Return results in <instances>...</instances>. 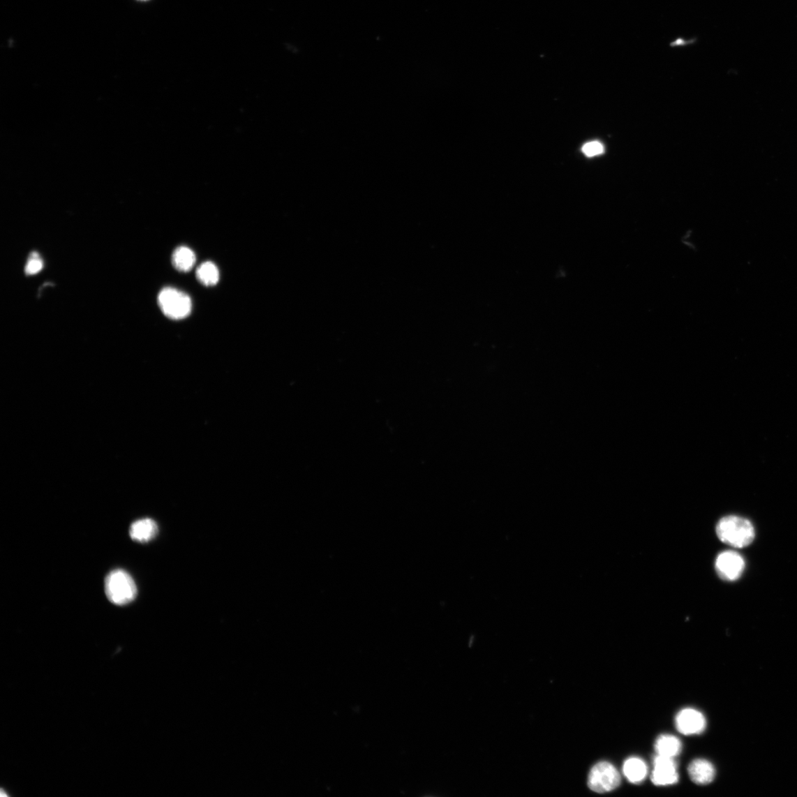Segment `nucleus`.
<instances>
[{
	"label": "nucleus",
	"instance_id": "13",
	"mask_svg": "<svg viewBox=\"0 0 797 797\" xmlns=\"http://www.w3.org/2000/svg\"><path fill=\"white\" fill-rule=\"evenodd\" d=\"M197 277L202 285L211 287L217 284L220 274H218V268L214 263L207 262L198 267Z\"/></svg>",
	"mask_w": 797,
	"mask_h": 797
},
{
	"label": "nucleus",
	"instance_id": "10",
	"mask_svg": "<svg viewBox=\"0 0 797 797\" xmlns=\"http://www.w3.org/2000/svg\"><path fill=\"white\" fill-rule=\"evenodd\" d=\"M623 773L629 782L639 784L646 779L648 767L639 757L628 758L623 766Z\"/></svg>",
	"mask_w": 797,
	"mask_h": 797
},
{
	"label": "nucleus",
	"instance_id": "8",
	"mask_svg": "<svg viewBox=\"0 0 797 797\" xmlns=\"http://www.w3.org/2000/svg\"><path fill=\"white\" fill-rule=\"evenodd\" d=\"M688 773L692 781L698 785H708L715 779V769L710 761L697 759L690 764Z\"/></svg>",
	"mask_w": 797,
	"mask_h": 797
},
{
	"label": "nucleus",
	"instance_id": "11",
	"mask_svg": "<svg viewBox=\"0 0 797 797\" xmlns=\"http://www.w3.org/2000/svg\"><path fill=\"white\" fill-rule=\"evenodd\" d=\"M655 748L659 755L674 758L680 753L683 745L676 737L662 735L655 741Z\"/></svg>",
	"mask_w": 797,
	"mask_h": 797
},
{
	"label": "nucleus",
	"instance_id": "3",
	"mask_svg": "<svg viewBox=\"0 0 797 797\" xmlns=\"http://www.w3.org/2000/svg\"><path fill=\"white\" fill-rule=\"evenodd\" d=\"M158 301L163 313L171 319H184L191 312L192 303L188 295L172 288L162 290Z\"/></svg>",
	"mask_w": 797,
	"mask_h": 797
},
{
	"label": "nucleus",
	"instance_id": "15",
	"mask_svg": "<svg viewBox=\"0 0 797 797\" xmlns=\"http://www.w3.org/2000/svg\"><path fill=\"white\" fill-rule=\"evenodd\" d=\"M582 151L587 157L593 158L603 154L605 148L598 141H593V142L586 144L583 147Z\"/></svg>",
	"mask_w": 797,
	"mask_h": 797
},
{
	"label": "nucleus",
	"instance_id": "7",
	"mask_svg": "<svg viewBox=\"0 0 797 797\" xmlns=\"http://www.w3.org/2000/svg\"><path fill=\"white\" fill-rule=\"evenodd\" d=\"M676 726L681 734L685 736L699 735L706 727L704 715L694 709L680 710L676 717Z\"/></svg>",
	"mask_w": 797,
	"mask_h": 797
},
{
	"label": "nucleus",
	"instance_id": "16",
	"mask_svg": "<svg viewBox=\"0 0 797 797\" xmlns=\"http://www.w3.org/2000/svg\"><path fill=\"white\" fill-rule=\"evenodd\" d=\"M142 1H146V0H142Z\"/></svg>",
	"mask_w": 797,
	"mask_h": 797
},
{
	"label": "nucleus",
	"instance_id": "6",
	"mask_svg": "<svg viewBox=\"0 0 797 797\" xmlns=\"http://www.w3.org/2000/svg\"><path fill=\"white\" fill-rule=\"evenodd\" d=\"M651 780L655 786L674 785L678 782L677 766L674 758L657 754L653 761Z\"/></svg>",
	"mask_w": 797,
	"mask_h": 797
},
{
	"label": "nucleus",
	"instance_id": "2",
	"mask_svg": "<svg viewBox=\"0 0 797 797\" xmlns=\"http://www.w3.org/2000/svg\"><path fill=\"white\" fill-rule=\"evenodd\" d=\"M105 593L114 605L124 606L137 596V587L133 577L121 569L110 572L105 580Z\"/></svg>",
	"mask_w": 797,
	"mask_h": 797
},
{
	"label": "nucleus",
	"instance_id": "9",
	"mask_svg": "<svg viewBox=\"0 0 797 797\" xmlns=\"http://www.w3.org/2000/svg\"><path fill=\"white\" fill-rule=\"evenodd\" d=\"M158 532V527L156 521L149 519H141L134 522L131 527V537L138 543H147L156 537Z\"/></svg>",
	"mask_w": 797,
	"mask_h": 797
},
{
	"label": "nucleus",
	"instance_id": "1",
	"mask_svg": "<svg viewBox=\"0 0 797 797\" xmlns=\"http://www.w3.org/2000/svg\"><path fill=\"white\" fill-rule=\"evenodd\" d=\"M716 534L720 541L734 548H744L754 541L755 531L752 523L747 519L736 516H726L716 526Z\"/></svg>",
	"mask_w": 797,
	"mask_h": 797
},
{
	"label": "nucleus",
	"instance_id": "5",
	"mask_svg": "<svg viewBox=\"0 0 797 797\" xmlns=\"http://www.w3.org/2000/svg\"><path fill=\"white\" fill-rule=\"evenodd\" d=\"M744 569V559L736 551H723L716 558V572L722 580L726 581L732 582L739 579Z\"/></svg>",
	"mask_w": 797,
	"mask_h": 797
},
{
	"label": "nucleus",
	"instance_id": "14",
	"mask_svg": "<svg viewBox=\"0 0 797 797\" xmlns=\"http://www.w3.org/2000/svg\"><path fill=\"white\" fill-rule=\"evenodd\" d=\"M43 267L44 264L40 255L36 252H33L30 255L27 266H25L24 271L29 276H33L40 273Z\"/></svg>",
	"mask_w": 797,
	"mask_h": 797
},
{
	"label": "nucleus",
	"instance_id": "4",
	"mask_svg": "<svg viewBox=\"0 0 797 797\" xmlns=\"http://www.w3.org/2000/svg\"><path fill=\"white\" fill-rule=\"evenodd\" d=\"M621 777L618 770L609 762H599L591 768L588 786L596 793H608L618 788Z\"/></svg>",
	"mask_w": 797,
	"mask_h": 797
},
{
	"label": "nucleus",
	"instance_id": "12",
	"mask_svg": "<svg viewBox=\"0 0 797 797\" xmlns=\"http://www.w3.org/2000/svg\"><path fill=\"white\" fill-rule=\"evenodd\" d=\"M195 262V254L188 248L179 247L173 253L172 264L179 271H190Z\"/></svg>",
	"mask_w": 797,
	"mask_h": 797
}]
</instances>
